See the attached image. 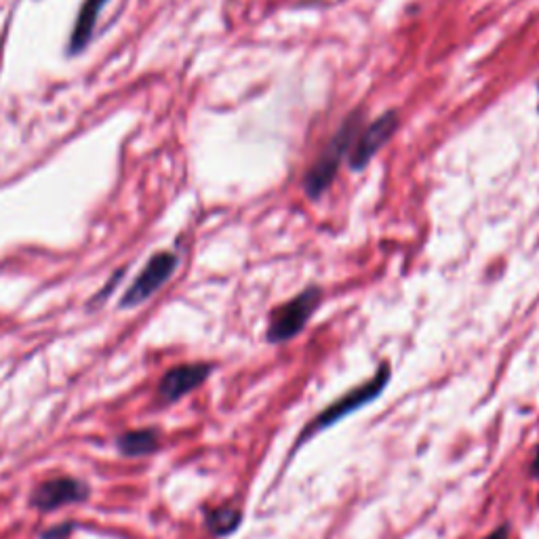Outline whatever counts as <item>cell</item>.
Segmentation results:
<instances>
[{
	"instance_id": "cell-1",
	"label": "cell",
	"mask_w": 539,
	"mask_h": 539,
	"mask_svg": "<svg viewBox=\"0 0 539 539\" xmlns=\"http://www.w3.org/2000/svg\"><path fill=\"white\" fill-rule=\"evenodd\" d=\"M361 129H363V112L356 110L346 118L342 129L333 135L329 146L321 152V156L316 158V163L306 171L304 192L308 198H312V201H318V198L329 190V186L333 184V179L337 175L339 165H342L346 152L354 146L358 131Z\"/></svg>"
},
{
	"instance_id": "cell-2",
	"label": "cell",
	"mask_w": 539,
	"mask_h": 539,
	"mask_svg": "<svg viewBox=\"0 0 539 539\" xmlns=\"http://www.w3.org/2000/svg\"><path fill=\"white\" fill-rule=\"evenodd\" d=\"M390 377H392L390 365L384 363L382 367H379V369L375 371V375L369 379V382H365V384H361V386H356L354 390H350V392L344 394L342 398H337V401L331 403L325 411L318 413V415L312 419V422L304 428V432L299 434V441H297L295 447H302L304 443L310 441V438H312L314 434H318V432H323V430L335 426V424L339 422V419H344L346 415H350V413H354V411H358V409L367 407L369 403H373L375 398H377L379 394H382L384 388L388 386Z\"/></svg>"
},
{
	"instance_id": "cell-3",
	"label": "cell",
	"mask_w": 539,
	"mask_h": 539,
	"mask_svg": "<svg viewBox=\"0 0 539 539\" xmlns=\"http://www.w3.org/2000/svg\"><path fill=\"white\" fill-rule=\"evenodd\" d=\"M323 302V289L321 287H308L293 299H289L287 304L278 306L272 316H270V325H268V342L270 344H285L295 335L304 331L312 314L316 308Z\"/></svg>"
},
{
	"instance_id": "cell-4",
	"label": "cell",
	"mask_w": 539,
	"mask_h": 539,
	"mask_svg": "<svg viewBox=\"0 0 539 539\" xmlns=\"http://www.w3.org/2000/svg\"><path fill=\"white\" fill-rule=\"evenodd\" d=\"M396 129H398V114L394 110H388L386 114L375 118V121L367 125L365 131H361L356 137L350 152V169L363 171L373 161V156L379 152V148H384V144L394 135Z\"/></svg>"
},
{
	"instance_id": "cell-5",
	"label": "cell",
	"mask_w": 539,
	"mask_h": 539,
	"mask_svg": "<svg viewBox=\"0 0 539 539\" xmlns=\"http://www.w3.org/2000/svg\"><path fill=\"white\" fill-rule=\"evenodd\" d=\"M175 268H177V255H173L169 251L156 253L146 264L142 274L137 276V281L125 293L123 306L129 308V306H137V304L146 302L148 297H152L158 289H161L169 281Z\"/></svg>"
},
{
	"instance_id": "cell-6",
	"label": "cell",
	"mask_w": 539,
	"mask_h": 539,
	"mask_svg": "<svg viewBox=\"0 0 539 539\" xmlns=\"http://www.w3.org/2000/svg\"><path fill=\"white\" fill-rule=\"evenodd\" d=\"M87 497V487L76 481V478H51V481L38 485V489L32 495V506L38 510H57L66 504L74 502H83Z\"/></svg>"
},
{
	"instance_id": "cell-7",
	"label": "cell",
	"mask_w": 539,
	"mask_h": 539,
	"mask_svg": "<svg viewBox=\"0 0 539 539\" xmlns=\"http://www.w3.org/2000/svg\"><path fill=\"white\" fill-rule=\"evenodd\" d=\"M211 371H213V367L207 363L175 367L161 379V386H158V396H161L165 403H173V401H177V398H182L184 394L201 386L205 379L211 375Z\"/></svg>"
},
{
	"instance_id": "cell-8",
	"label": "cell",
	"mask_w": 539,
	"mask_h": 539,
	"mask_svg": "<svg viewBox=\"0 0 539 539\" xmlns=\"http://www.w3.org/2000/svg\"><path fill=\"white\" fill-rule=\"evenodd\" d=\"M106 3H108V0H85L83 7H81V13H78L74 30H72L70 53L83 51L89 45L91 34H93L95 24H97V15H99V11H102V7Z\"/></svg>"
},
{
	"instance_id": "cell-9",
	"label": "cell",
	"mask_w": 539,
	"mask_h": 539,
	"mask_svg": "<svg viewBox=\"0 0 539 539\" xmlns=\"http://www.w3.org/2000/svg\"><path fill=\"white\" fill-rule=\"evenodd\" d=\"M241 521H243V512L232 506H222V508L207 512V527L217 537L234 533L238 525H241Z\"/></svg>"
},
{
	"instance_id": "cell-10",
	"label": "cell",
	"mask_w": 539,
	"mask_h": 539,
	"mask_svg": "<svg viewBox=\"0 0 539 539\" xmlns=\"http://www.w3.org/2000/svg\"><path fill=\"white\" fill-rule=\"evenodd\" d=\"M118 447L125 455H148L158 449V434L154 430L127 432L121 436Z\"/></svg>"
},
{
	"instance_id": "cell-11",
	"label": "cell",
	"mask_w": 539,
	"mask_h": 539,
	"mask_svg": "<svg viewBox=\"0 0 539 539\" xmlns=\"http://www.w3.org/2000/svg\"><path fill=\"white\" fill-rule=\"evenodd\" d=\"M483 539H510V527L508 525H502V527H497L495 531H491L487 537Z\"/></svg>"
},
{
	"instance_id": "cell-12",
	"label": "cell",
	"mask_w": 539,
	"mask_h": 539,
	"mask_svg": "<svg viewBox=\"0 0 539 539\" xmlns=\"http://www.w3.org/2000/svg\"><path fill=\"white\" fill-rule=\"evenodd\" d=\"M70 529H72V527L64 525V527H59V529H51V531H47L43 537H45V539H64V537H66V533H70Z\"/></svg>"
},
{
	"instance_id": "cell-13",
	"label": "cell",
	"mask_w": 539,
	"mask_h": 539,
	"mask_svg": "<svg viewBox=\"0 0 539 539\" xmlns=\"http://www.w3.org/2000/svg\"><path fill=\"white\" fill-rule=\"evenodd\" d=\"M531 474L535 476V478H539V445L535 447V451H533V462H531Z\"/></svg>"
}]
</instances>
